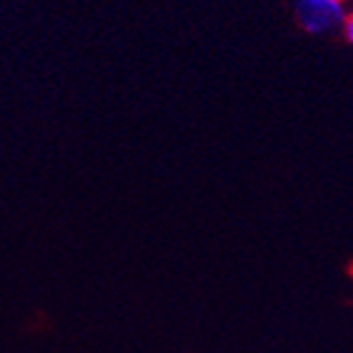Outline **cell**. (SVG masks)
<instances>
[{"label": "cell", "instance_id": "obj_1", "mask_svg": "<svg viewBox=\"0 0 353 353\" xmlns=\"http://www.w3.org/2000/svg\"><path fill=\"white\" fill-rule=\"evenodd\" d=\"M294 15L306 35H331L343 28L348 6L346 0H296Z\"/></svg>", "mask_w": 353, "mask_h": 353}, {"label": "cell", "instance_id": "obj_2", "mask_svg": "<svg viewBox=\"0 0 353 353\" xmlns=\"http://www.w3.org/2000/svg\"><path fill=\"white\" fill-rule=\"evenodd\" d=\"M341 30H343V37L353 45V10H348V18H346V23H343Z\"/></svg>", "mask_w": 353, "mask_h": 353}]
</instances>
